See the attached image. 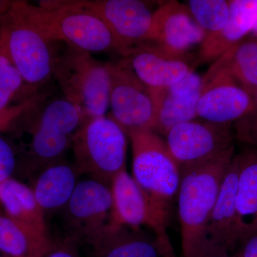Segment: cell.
Segmentation results:
<instances>
[{
  "label": "cell",
  "instance_id": "6da1fadb",
  "mask_svg": "<svg viewBox=\"0 0 257 257\" xmlns=\"http://www.w3.org/2000/svg\"><path fill=\"white\" fill-rule=\"evenodd\" d=\"M235 146L210 160L181 169L178 214L182 257H205L206 229Z\"/></svg>",
  "mask_w": 257,
  "mask_h": 257
},
{
  "label": "cell",
  "instance_id": "7a4b0ae2",
  "mask_svg": "<svg viewBox=\"0 0 257 257\" xmlns=\"http://www.w3.org/2000/svg\"><path fill=\"white\" fill-rule=\"evenodd\" d=\"M24 13L50 41L86 52L113 50L123 55L119 42L103 20L88 12L41 1L40 6L21 1Z\"/></svg>",
  "mask_w": 257,
  "mask_h": 257
},
{
  "label": "cell",
  "instance_id": "3957f363",
  "mask_svg": "<svg viewBox=\"0 0 257 257\" xmlns=\"http://www.w3.org/2000/svg\"><path fill=\"white\" fill-rule=\"evenodd\" d=\"M53 74L66 99L80 111L83 123L104 116L110 96L107 63L86 51L67 46L56 57Z\"/></svg>",
  "mask_w": 257,
  "mask_h": 257
},
{
  "label": "cell",
  "instance_id": "277c9868",
  "mask_svg": "<svg viewBox=\"0 0 257 257\" xmlns=\"http://www.w3.org/2000/svg\"><path fill=\"white\" fill-rule=\"evenodd\" d=\"M50 41L24 13L21 1H13L0 17V50L28 84L45 82L53 74L56 57Z\"/></svg>",
  "mask_w": 257,
  "mask_h": 257
},
{
  "label": "cell",
  "instance_id": "5b68a950",
  "mask_svg": "<svg viewBox=\"0 0 257 257\" xmlns=\"http://www.w3.org/2000/svg\"><path fill=\"white\" fill-rule=\"evenodd\" d=\"M126 133L111 118L89 119L83 123L72 140L75 166L86 174L111 187V182L126 170Z\"/></svg>",
  "mask_w": 257,
  "mask_h": 257
},
{
  "label": "cell",
  "instance_id": "8992f818",
  "mask_svg": "<svg viewBox=\"0 0 257 257\" xmlns=\"http://www.w3.org/2000/svg\"><path fill=\"white\" fill-rule=\"evenodd\" d=\"M133 147V179L152 202L169 211L180 185L178 165L166 143L153 130L128 134Z\"/></svg>",
  "mask_w": 257,
  "mask_h": 257
},
{
  "label": "cell",
  "instance_id": "52a82bcc",
  "mask_svg": "<svg viewBox=\"0 0 257 257\" xmlns=\"http://www.w3.org/2000/svg\"><path fill=\"white\" fill-rule=\"evenodd\" d=\"M107 67L110 79L111 119L126 135L139 130H154L157 106L153 89L137 77L126 58L108 62Z\"/></svg>",
  "mask_w": 257,
  "mask_h": 257
},
{
  "label": "cell",
  "instance_id": "ba28073f",
  "mask_svg": "<svg viewBox=\"0 0 257 257\" xmlns=\"http://www.w3.org/2000/svg\"><path fill=\"white\" fill-rule=\"evenodd\" d=\"M256 111L251 94L240 84L224 53L202 78L198 116L216 124H232Z\"/></svg>",
  "mask_w": 257,
  "mask_h": 257
},
{
  "label": "cell",
  "instance_id": "9c48e42d",
  "mask_svg": "<svg viewBox=\"0 0 257 257\" xmlns=\"http://www.w3.org/2000/svg\"><path fill=\"white\" fill-rule=\"evenodd\" d=\"M113 199L110 224L133 228L146 226L155 237L164 257H176L168 233L169 211L152 202L126 170L121 171L111 184Z\"/></svg>",
  "mask_w": 257,
  "mask_h": 257
},
{
  "label": "cell",
  "instance_id": "30bf717a",
  "mask_svg": "<svg viewBox=\"0 0 257 257\" xmlns=\"http://www.w3.org/2000/svg\"><path fill=\"white\" fill-rule=\"evenodd\" d=\"M55 4L84 10L96 15L110 29L124 57L132 49L146 42L153 13L139 0H60Z\"/></svg>",
  "mask_w": 257,
  "mask_h": 257
},
{
  "label": "cell",
  "instance_id": "8fae6325",
  "mask_svg": "<svg viewBox=\"0 0 257 257\" xmlns=\"http://www.w3.org/2000/svg\"><path fill=\"white\" fill-rule=\"evenodd\" d=\"M82 115L67 99H57L45 107L32 133L30 152L34 167L38 172L60 160L77 130L82 126Z\"/></svg>",
  "mask_w": 257,
  "mask_h": 257
},
{
  "label": "cell",
  "instance_id": "7c38bea8",
  "mask_svg": "<svg viewBox=\"0 0 257 257\" xmlns=\"http://www.w3.org/2000/svg\"><path fill=\"white\" fill-rule=\"evenodd\" d=\"M112 209L110 187L92 178L79 182L62 210L68 239L90 243L110 224Z\"/></svg>",
  "mask_w": 257,
  "mask_h": 257
},
{
  "label": "cell",
  "instance_id": "4fadbf2b",
  "mask_svg": "<svg viewBox=\"0 0 257 257\" xmlns=\"http://www.w3.org/2000/svg\"><path fill=\"white\" fill-rule=\"evenodd\" d=\"M166 137L167 149L179 170L210 160L234 146L231 124L204 120L177 125Z\"/></svg>",
  "mask_w": 257,
  "mask_h": 257
},
{
  "label": "cell",
  "instance_id": "5bb4252c",
  "mask_svg": "<svg viewBox=\"0 0 257 257\" xmlns=\"http://www.w3.org/2000/svg\"><path fill=\"white\" fill-rule=\"evenodd\" d=\"M239 165L234 155L221 184L206 229L205 257H227L243 238L237 206Z\"/></svg>",
  "mask_w": 257,
  "mask_h": 257
},
{
  "label": "cell",
  "instance_id": "9a60e30c",
  "mask_svg": "<svg viewBox=\"0 0 257 257\" xmlns=\"http://www.w3.org/2000/svg\"><path fill=\"white\" fill-rule=\"evenodd\" d=\"M205 37V31L196 21L187 5L172 1L153 13L146 42L170 53L186 55L189 49L202 44Z\"/></svg>",
  "mask_w": 257,
  "mask_h": 257
},
{
  "label": "cell",
  "instance_id": "2e32d148",
  "mask_svg": "<svg viewBox=\"0 0 257 257\" xmlns=\"http://www.w3.org/2000/svg\"><path fill=\"white\" fill-rule=\"evenodd\" d=\"M124 58L137 77L151 89L173 85L193 71L186 55L170 53L148 42L133 47Z\"/></svg>",
  "mask_w": 257,
  "mask_h": 257
},
{
  "label": "cell",
  "instance_id": "e0dca14e",
  "mask_svg": "<svg viewBox=\"0 0 257 257\" xmlns=\"http://www.w3.org/2000/svg\"><path fill=\"white\" fill-rule=\"evenodd\" d=\"M202 86V77L192 71L185 78L173 85L152 89L157 106V121L153 131L166 136L177 125L199 117L197 107Z\"/></svg>",
  "mask_w": 257,
  "mask_h": 257
},
{
  "label": "cell",
  "instance_id": "ac0fdd59",
  "mask_svg": "<svg viewBox=\"0 0 257 257\" xmlns=\"http://www.w3.org/2000/svg\"><path fill=\"white\" fill-rule=\"evenodd\" d=\"M257 23V0L229 1V18L224 28L207 35L201 44L200 62L217 60L253 30Z\"/></svg>",
  "mask_w": 257,
  "mask_h": 257
},
{
  "label": "cell",
  "instance_id": "d6986e66",
  "mask_svg": "<svg viewBox=\"0 0 257 257\" xmlns=\"http://www.w3.org/2000/svg\"><path fill=\"white\" fill-rule=\"evenodd\" d=\"M89 244L95 257H163L155 238L125 225L108 224Z\"/></svg>",
  "mask_w": 257,
  "mask_h": 257
},
{
  "label": "cell",
  "instance_id": "ffe728a7",
  "mask_svg": "<svg viewBox=\"0 0 257 257\" xmlns=\"http://www.w3.org/2000/svg\"><path fill=\"white\" fill-rule=\"evenodd\" d=\"M79 175L75 165L61 160L39 172L32 189L45 214L63 210L79 182Z\"/></svg>",
  "mask_w": 257,
  "mask_h": 257
},
{
  "label": "cell",
  "instance_id": "44dd1931",
  "mask_svg": "<svg viewBox=\"0 0 257 257\" xmlns=\"http://www.w3.org/2000/svg\"><path fill=\"white\" fill-rule=\"evenodd\" d=\"M236 156L239 165L236 206L243 240L257 228V150L246 146Z\"/></svg>",
  "mask_w": 257,
  "mask_h": 257
},
{
  "label": "cell",
  "instance_id": "7402d4cb",
  "mask_svg": "<svg viewBox=\"0 0 257 257\" xmlns=\"http://www.w3.org/2000/svg\"><path fill=\"white\" fill-rule=\"evenodd\" d=\"M0 202L10 219L49 236L45 213L32 189L14 179H8L0 183Z\"/></svg>",
  "mask_w": 257,
  "mask_h": 257
},
{
  "label": "cell",
  "instance_id": "603a6c76",
  "mask_svg": "<svg viewBox=\"0 0 257 257\" xmlns=\"http://www.w3.org/2000/svg\"><path fill=\"white\" fill-rule=\"evenodd\" d=\"M52 242L50 236L8 216H0V253L3 257H42Z\"/></svg>",
  "mask_w": 257,
  "mask_h": 257
},
{
  "label": "cell",
  "instance_id": "cb8c5ba5",
  "mask_svg": "<svg viewBox=\"0 0 257 257\" xmlns=\"http://www.w3.org/2000/svg\"><path fill=\"white\" fill-rule=\"evenodd\" d=\"M226 53L235 77L251 94L257 87V38L240 42Z\"/></svg>",
  "mask_w": 257,
  "mask_h": 257
},
{
  "label": "cell",
  "instance_id": "d4e9b609",
  "mask_svg": "<svg viewBox=\"0 0 257 257\" xmlns=\"http://www.w3.org/2000/svg\"><path fill=\"white\" fill-rule=\"evenodd\" d=\"M191 13L206 32V36L221 30L229 18V1L225 0H189Z\"/></svg>",
  "mask_w": 257,
  "mask_h": 257
},
{
  "label": "cell",
  "instance_id": "484cf974",
  "mask_svg": "<svg viewBox=\"0 0 257 257\" xmlns=\"http://www.w3.org/2000/svg\"><path fill=\"white\" fill-rule=\"evenodd\" d=\"M24 82L21 74L3 51L0 50V111L9 107Z\"/></svg>",
  "mask_w": 257,
  "mask_h": 257
},
{
  "label": "cell",
  "instance_id": "4316f807",
  "mask_svg": "<svg viewBox=\"0 0 257 257\" xmlns=\"http://www.w3.org/2000/svg\"><path fill=\"white\" fill-rule=\"evenodd\" d=\"M234 131L239 142L257 150V111H253L234 122Z\"/></svg>",
  "mask_w": 257,
  "mask_h": 257
},
{
  "label": "cell",
  "instance_id": "83f0119b",
  "mask_svg": "<svg viewBox=\"0 0 257 257\" xmlns=\"http://www.w3.org/2000/svg\"><path fill=\"white\" fill-rule=\"evenodd\" d=\"M15 166V157L11 147L0 138V183L10 179Z\"/></svg>",
  "mask_w": 257,
  "mask_h": 257
},
{
  "label": "cell",
  "instance_id": "f1b7e54d",
  "mask_svg": "<svg viewBox=\"0 0 257 257\" xmlns=\"http://www.w3.org/2000/svg\"><path fill=\"white\" fill-rule=\"evenodd\" d=\"M42 257H80L75 242L70 239L52 241V244Z\"/></svg>",
  "mask_w": 257,
  "mask_h": 257
},
{
  "label": "cell",
  "instance_id": "f546056e",
  "mask_svg": "<svg viewBox=\"0 0 257 257\" xmlns=\"http://www.w3.org/2000/svg\"><path fill=\"white\" fill-rule=\"evenodd\" d=\"M31 105L30 101L24 102L20 105L9 106L4 110L0 111V130H5L9 126L10 123L20 116L24 111Z\"/></svg>",
  "mask_w": 257,
  "mask_h": 257
},
{
  "label": "cell",
  "instance_id": "4dcf8cb0",
  "mask_svg": "<svg viewBox=\"0 0 257 257\" xmlns=\"http://www.w3.org/2000/svg\"><path fill=\"white\" fill-rule=\"evenodd\" d=\"M236 257H257V228L240 241Z\"/></svg>",
  "mask_w": 257,
  "mask_h": 257
},
{
  "label": "cell",
  "instance_id": "1f68e13d",
  "mask_svg": "<svg viewBox=\"0 0 257 257\" xmlns=\"http://www.w3.org/2000/svg\"><path fill=\"white\" fill-rule=\"evenodd\" d=\"M13 1H8V0H0V17L4 15L8 10H9L10 5Z\"/></svg>",
  "mask_w": 257,
  "mask_h": 257
},
{
  "label": "cell",
  "instance_id": "d6a6232c",
  "mask_svg": "<svg viewBox=\"0 0 257 257\" xmlns=\"http://www.w3.org/2000/svg\"><path fill=\"white\" fill-rule=\"evenodd\" d=\"M251 97H252L253 104H254L255 109L257 111V87L253 89V92L251 93Z\"/></svg>",
  "mask_w": 257,
  "mask_h": 257
},
{
  "label": "cell",
  "instance_id": "836d02e7",
  "mask_svg": "<svg viewBox=\"0 0 257 257\" xmlns=\"http://www.w3.org/2000/svg\"><path fill=\"white\" fill-rule=\"evenodd\" d=\"M227 257H231V256H227ZM235 257H236V256H235Z\"/></svg>",
  "mask_w": 257,
  "mask_h": 257
},
{
  "label": "cell",
  "instance_id": "e575fe53",
  "mask_svg": "<svg viewBox=\"0 0 257 257\" xmlns=\"http://www.w3.org/2000/svg\"><path fill=\"white\" fill-rule=\"evenodd\" d=\"M0 257H3V256H0Z\"/></svg>",
  "mask_w": 257,
  "mask_h": 257
}]
</instances>
